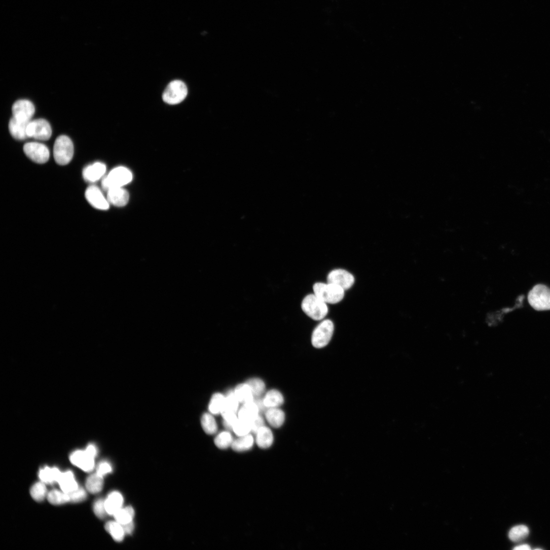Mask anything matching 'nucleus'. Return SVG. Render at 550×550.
<instances>
[{
	"label": "nucleus",
	"mask_w": 550,
	"mask_h": 550,
	"mask_svg": "<svg viewBox=\"0 0 550 550\" xmlns=\"http://www.w3.org/2000/svg\"><path fill=\"white\" fill-rule=\"evenodd\" d=\"M201 423L203 430L207 434L212 435L217 433V424L211 413L203 414L201 418Z\"/></svg>",
	"instance_id": "30"
},
{
	"label": "nucleus",
	"mask_w": 550,
	"mask_h": 550,
	"mask_svg": "<svg viewBox=\"0 0 550 550\" xmlns=\"http://www.w3.org/2000/svg\"><path fill=\"white\" fill-rule=\"evenodd\" d=\"M225 397L220 393L214 395L209 405V410L213 415L221 414L225 407Z\"/></svg>",
	"instance_id": "27"
},
{
	"label": "nucleus",
	"mask_w": 550,
	"mask_h": 550,
	"mask_svg": "<svg viewBox=\"0 0 550 550\" xmlns=\"http://www.w3.org/2000/svg\"><path fill=\"white\" fill-rule=\"evenodd\" d=\"M234 441L230 433L224 431L219 433L215 438L214 442L219 449H225L231 446Z\"/></svg>",
	"instance_id": "33"
},
{
	"label": "nucleus",
	"mask_w": 550,
	"mask_h": 550,
	"mask_svg": "<svg viewBox=\"0 0 550 550\" xmlns=\"http://www.w3.org/2000/svg\"><path fill=\"white\" fill-rule=\"evenodd\" d=\"M89 454L92 455V457L96 458L98 453V450L95 445L90 444L89 445L86 450Z\"/></svg>",
	"instance_id": "44"
},
{
	"label": "nucleus",
	"mask_w": 550,
	"mask_h": 550,
	"mask_svg": "<svg viewBox=\"0 0 550 550\" xmlns=\"http://www.w3.org/2000/svg\"><path fill=\"white\" fill-rule=\"evenodd\" d=\"M252 390L255 398L260 397L264 393L265 389L264 383L258 378L251 379L246 382Z\"/></svg>",
	"instance_id": "37"
},
{
	"label": "nucleus",
	"mask_w": 550,
	"mask_h": 550,
	"mask_svg": "<svg viewBox=\"0 0 550 550\" xmlns=\"http://www.w3.org/2000/svg\"><path fill=\"white\" fill-rule=\"evenodd\" d=\"M27 133L29 138L46 141L50 139L52 130L50 123L43 119L31 121L28 124Z\"/></svg>",
	"instance_id": "8"
},
{
	"label": "nucleus",
	"mask_w": 550,
	"mask_h": 550,
	"mask_svg": "<svg viewBox=\"0 0 550 550\" xmlns=\"http://www.w3.org/2000/svg\"><path fill=\"white\" fill-rule=\"evenodd\" d=\"M123 502V496L119 492L114 491L110 493L105 500L107 513L109 515H114L118 511L122 508Z\"/></svg>",
	"instance_id": "16"
},
{
	"label": "nucleus",
	"mask_w": 550,
	"mask_h": 550,
	"mask_svg": "<svg viewBox=\"0 0 550 550\" xmlns=\"http://www.w3.org/2000/svg\"><path fill=\"white\" fill-rule=\"evenodd\" d=\"M263 403L266 408L278 407L284 403V398L281 393L275 389L266 393L263 398Z\"/></svg>",
	"instance_id": "25"
},
{
	"label": "nucleus",
	"mask_w": 550,
	"mask_h": 550,
	"mask_svg": "<svg viewBox=\"0 0 550 550\" xmlns=\"http://www.w3.org/2000/svg\"><path fill=\"white\" fill-rule=\"evenodd\" d=\"M529 530L525 525H518L513 527L510 531L509 537L513 542H519L525 540L529 535Z\"/></svg>",
	"instance_id": "32"
},
{
	"label": "nucleus",
	"mask_w": 550,
	"mask_h": 550,
	"mask_svg": "<svg viewBox=\"0 0 550 550\" xmlns=\"http://www.w3.org/2000/svg\"><path fill=\"white\" fill-rule=\"evenodd\" d=\"M23 149L28 158L36 163L44 164L49 159L50 151L43 144L29 143L24 145Z\"/></svg>",
	"instance_id": "9"
},
{
	"label": "nucleus",
	"mask_w": 550,
	"mask_h": 550,
	"mask_svg": "<svg viewBox=\"0 0 550 550\" xmlns=\"http://www.w3.org/2000/svg\"><path fill=\"white\" fill-rule=\"evenodd\" d=\"M129 198V193L122 187H112L108 190L107 199L109 203L115 207H123L126 206Z\"/></svg>",
	"instance_id": "14"
},
{
	"label": "nucleus",
	"mask_w": 550,
	"mask_h": 550,
	"mask_svg": "<svg viewBox=\"0 0 550 550\" xmlns=\"http://www.w3.org/2000/svg\"><path fill=\"white\" fill-rule=\"evenodd\" d=\"M43 482H38L31 487L30 495L31 497L37 501H42L47 497L46 487Z\"/></svg>",
	"instance_id": "34"
},
{
	"label": "nucleus",
	"mask_w": 550,
	"mask_h": 550,
	"mask_svg": "<svg viewBox=\"0 0 550 550\" xmlns=\"http://www.w3.org/2000/svg\"><path fill=\"white\" fill-rule=\"evenodd\" d=\"M234 392L241 403L245 404L254 401L255 397L253 391L246 383L238 385L235 388Z\"/></svg>",
	"instance_id": "24"
},
{
	"label": "nucleus",
	"mask_w": 550,
	"mask_h": 550,
	"mask_svg": "<svg viewBox=\"0 0 550 550\" xmlns=\"http://www.w3.org/2000/svg\"><path fill=\"white\" fill-rule=\"evenodd\" d=\"M133 175L130 170L124 167L113 169L103 179L102 185L105 190L116 187H122L131 182Z\"/></svg>",
	"instance_id": "4"
},
{
	"label": "nucleus",
	"mask_w": 550,
	"mask_h": 550,
	"mask_svg": "<svg viewBox=\"0 0 550 550\" xmlns=\"http://www.w3.org/2000/svg\"><path fill=\"white\" fill-rule=\"evenodd\" d=\"M187 94L186 85L181 81L175 80L170 82L166 88L163 100L168 104L177 105L185 99Z\"/></svg>",
	"instance_id": "7"
},
{
	"label": "nucleus",
	"mask_w": 550,
	"mask_h": 550,
	"mask_svg": "<svg viewBox=\"0 0 550 550\" xmlns=\"http://www.w3.org/2000/svg\"><path fill=\"white\" fill-rule=\"evenodd\" d=\"M256 442L258 447L262 449L270 447L274 441V436L272 431L268 427L263 426L256 434Z\"/></svg>",
	"instance_id": "19"
},
{
	"label": "nucleus",
	"mask_w": 550,
	"mask_h": 550,
	"mask_svg": "<svg viewBox=\"0 0 550 550\" xmlns=\"http://www.w3.org/2000/svg\"><path fill=\"white\" fill-rule=\"evenodd\" d=\"M62 472L57 468L45 467L41 469L39 472V477L42 482L45 484H53L58 482Z\"/></svg>",
	"instance_id": "22"
},
{
	"label": "nucleus",
	"mask_w": 550,
	"mask_h": 550,
	"mask_svg": "<svg viewBox=\"0 0 550 550\" xmlns=\"http://www.w3.org/2000/svg\"><path fill=\"white\" fill-rule=\"evenodd\" d=\"M314 294L326 303L336 304L341 301L344 295V290L336 285L317 283L313 287Z\"/></svg>",
	"instance_id": "3"
},
{
	"label": "nucleus",
	"mask_w": 550,
	"mask_h": 550,
	"mask_svg": "<svg viewBox=\"0 0 550 550\" xmlns=\"http://www.w3.org/2000/svg\"><path fill=\"white\" fill-rule=\"evenodd\" d=\"M254 443V437L249 434L234 440L231 447L234 451L241 452L252 448Z\"/></svg>",
	"instance_id": "23"
},
{
	"label": "nucleus",
	"mask_w": 550,
	"mask_h": 550,
	"mask_svg": "<svg viewBox=\"0 0 550 550\" xmlns=\"http://www.w3.org/2000/svg\"><path fill=\"white\" fill-rule=\"evenodd\" d=\"M125 534H131L134 530V524L133 521L122 525Z\"/></svg>",
	"instance_id": "43"
},
{
	"label": "nucleus",
	"mask_w": 550,
	"mask_h": 550,
	"mask_svg": "<svg viewBox=\"0 0 550 550\" xmlns=\"http://www.w3.org/2000/svg\"><path fill=\"white\" fill-rule=\"evenodd\" d=\"M35 111L36 109L33 103L26 100L15 102L12 107L13 117L23 122H30Z\"/></svg>",
	"instance_id": "10"
},
{
	"label": "nucleus",
	"mask_w": 550,
	"mask_h": 550,
	"mask_svg": "<svg viewBox=\"0 0 550 550\" xmlns=\"http://www.w3.org/2000/svg\"><path fill=\"white\" fill-rule=\"evenodd\" d=\"M259 408L255 401L243 404L238 413V418L252 422L258 415Z\"/></svg>",
	"instance_id": "21"
},
{
	"label": "nucleus",
	"mask_w": 550,
	"mask_h": 550,
	"mask_svg": "<svg viewBox=\"0 0 550 550\" xmlns=\"http://www.w3.org/2000/svg\"><path fill=\"white\" fill-rule=\"evenodd\" d=\"M85 197L94 208L106 211L109 208V202L105 197L100 188L96 185H90L86 189Z\"/></svg>",
	"instance_id": "12"
},
{
	"label": "nucleus",
	"mask_w": 550,
	"mask_h": 550,
	"mask_svg": "<svg viewBox=\"0 0 550 550\" xmlns=\"http://www.w3.org/2000/svg\"><path fill=\"white\" fill-rule=\"evenodd\" d=\"M103 477L97 473L90 476L86 481L87 491L93 494L100 493L103 489Z\"/></svg>",
	"instance_id": "26"
},
{
	"label": "nucleus",
	"mask_w": 550,
	"mask_h": 550,
	"mask_svg": "<svg viewBox=\"0 0 550 550\" xmlns=\"http://www.w3.org/2000/svg\"><path fill=\"white\" fill-rule=\"evenodd\" d=\"M94 459L86 450H76L70 455L71 463L86 473H90L93 470L95 466Z\"/></svg>",
	"instance_id": "13"
},
{
	"label": "nucleus",
	"mask_w": 550,
	"mask_h": 550,
	"mask_svg": "<svg viewBox=\"0 0 550 550\" xmlns=\"http://www.w3.org/2000/svg\"><path fill=\"white\" fill-rule=\"evenodd\" d=\"M328 284L340 287L344 290L350 289L354 284V276L347 271L337 269L330 272L328 277Z\"/></svg>",
	"instance_id": "11"
},
{
	"label": "nucleus",
	"mask_w": 550,
	"mask_h": 550,
	"mask_svg": "<svg viewBox=\"0 0 550 550\" xmlns=\"http://www.w3.org/2000/svg\"><path fill=\"white\" fill-rule=\"evenodd\" d=\"M302 309L309 317L315 321L323 319L328 312L326 303L315 294H309L304 298Z\"/></svg>",
	"instance_id": "2"
},
{
	"label": "nucleus",
	"mask_w": 550,
	"mask_h": 550,
	"mask_svg": "<svg viewBox=\"0 0 550 550\" xmlns=\"http://www.w3.org/2000/svg\"><path fill=\"white\" fill-rule=\"evenodd\" d=\"M70 498V502L73 503H78L85 500L87 497V493L86 491L81 487H78V488L73 492L69 494Z\"/></svg>",
	"instance_id": "40"
},
{
	"label": "nucleus",
	"mask_w": 550,
	"mask_h": 550,
	"mask_svg": "<svg viewBox=\"0 0 550 550\" xmlns=\"http://www.w3.org/2000/svg\"><path fill=\"white\" fill-rule=\"evenodd\" d=\"M106 171V165L101 162L94 163L86 167L83 171V177L89 183H94L102 179Z\"/></svg>",
	"instance_id": "15"
},
{
	"label": "nucleus",
	"mask_w": 550,
	"mask_h": 550,
	"mask_svg": "<svg viewBox=\"0 0 550 550\" xmlns=\"http://www.w3.org/2000/svg\"><path fill=\"white\" fill-rule=\"evenodd\" d=\"M232 430L238 437L248 435L251 432V422L238 418L234 424Z\"/></svg>",
	"instance_id": "35"
},
{
	"label": "nucleus",
	"mask_w": 550,
	"mask_h": 550,
	"mask_svg": "<svg viewBox=\"0 0 550 550\" xmlns=\"http://www.w3.org/2000/svg\"><path fill=\"white\" fill-rule=\"evenodd\" d=\"M113 516L116 522L123 525L133 521L135 511L134 509L130 506L122 507Z\"/></svg>",
	"instance_id": "29"
},
{
	"label": "nucleus",
	"mask_w": 550,
	"mask_h": 550,
	"mask_svg": "<svg viewBox=\"0 0 550 550\" xmlns=\"http://www.w3.org/2000/svg\"><path fill=\"white\" fill-rule=\"evenodd\" d=\"M112 467L111 464L107 461L101 462L97 468V473L104 477L105 476L111 473Z\"/></svg>",
	"instance_id": "41"
},
{
	"label": "nucleus",
	"mask_w": 550,
	"mask_h": 550,
	"mask_svg": "<svg viewBox=\"0 0 550 550\" xmlns=\"http://www.w3.org/2000/svg\"><path fill=\"white\" fill-rule=\"evenodd\" d=\"M47 499L51 504L55 506L64 505L70 502L69 494L57 490L51 491L47 495Z\"/></svg>",
	"instance_id": "31"
},
{
	"label": "nucleus",
	"mask_w": 550,
	"mask_h": 550,
	"mask_svg": "<svg viewBox=\"0 0 550 550\" xmlns=\"http://www.w3.org/2000/svg\"><path fill=\"white\" fill-rule=\"evenodd\" d=\"M106 530L117 542H122L125 537V533L122 525L115 521H109L105 525Z\"/></svg>",
	"instance_id": "28"
},
{
	"label": "nucleus",
	"mask_w": 550,
	"mask_h": 550,
	"mask_svg": "<svg viewBox=\"0 0 550 550\" xmlns=\"http://www.w3.org/2000/svg\"><path fill=\"white\" fill-rule=\"evenodd\" d=\"M223 418V425L228 430H232L234 423L238 419L237 413L224 411L221 414Z\"/></svg>",
	"instance_id": "38"
},
{
	"label": "nucleus",
	"mask_w": 550,
	"mask_h": 550,
	"mask_svg": "<svg viewBox=\"0 0 550 550\" xmlns=\"http://www.w3.org/2000/svg\"><path fill=\"white\" fill-rule=\"evenodd\" d=\"M264 420L259 415L251 422V432L256 435L258 431L264 425Z\"/></svg>",
	"instance_id": "42"
},
{
	"label": "nucleus",
	"mask_w": 550,
	"mask_h": 550,
	"mask_svg": "<svg viewBox=\"0 0 550 550\" xmlns=\"http://www.w3.org/2000/svg\"><path fill=\"white\" fill-rule=\"evenodd\" d=\"M58 483L61 491L67 494L73 492L79 487L71 471L62 473Z\"/></svg>",
	"instance_id": "17"
},
{
	"label": "nucleus",
	"mask_w": 550,
	"mask_h": 550,
	"mask_svg": "<svg viewBox=\"0 0 550 550\" xmlns=\"http://www.w3.org/2000/svg\"><path fill=\"white\" fill-rule=\"evenodd\" d=\"M239 403L240 402L235 396L234 392L232 391H229L226 397H225V407L223 411H227L237 413Z\"/></svg>",
	"instance_id": "36"
},
{
	"label": "nucleus",
	"mask_w": 550,
	"mask_h": 550,
	"mask_svg": "<svg viewBox=\"0 0 550 550\" xmlns=\"http://www.w3.org/2000/svg\"><path fill=\"white\" fill-rule=\"evenodd\" d=\"M73 145L69 137L62 135L56 139L54 147V156L57 164L62 166L68 164L73 158Z\"/></svg>",
	"instance_id": "1"
},
{
	"label": "nucleus",
	"mask_w": 550,
	"mask_h": 550,
	"mask_svg": "<svg viewBox=\"0 0 550 550\" xmlns=\"http://www.w3.org/2000/svg\"><path fill=\"white\" fill-rule=\"evenodd\" d=\"M334 328L331 321L326 320L321 323L313 332L311 338L313 346L318 349L326 347L331 339Z\"/></svg>",
	"instance_id": "6"
},
{
	"label": "nucleus",
	"mask_w": 550,
	"mask_h": 550,
	"mask_svg": "<svg viewBox=\"0 0 550 550\" xmlns=\"http://www.w3.org/2000/svg\"><path fill=\"white\" fill-rule=\"evenodd\" d=\"M94 513L100 518L103 519L108 514L105 507V500L99 499L94 502L93 505Z\"/></svg>",
	"instance_id": "39"
},
{
	"label": "nucleus",
	"mask_w": 550,
	"mask_h": 550,
	"mask_svg": "<svg viewBox=\"0 0 550 550\" xmlns=\"http://www.w3.org/2000/svg\"><path fill=\"white\" fill-rule=\"evenodd\" d=\"M29 123L19 121L12 117L9 123V130L11 135L15 139L20 141L28 138L27 128Z\"/></svg>",
	"instance_id": "18"
},
{
	"label": "nucleus",
	"mask_w": 550,
	"mask_h": 550,
	"mask_svg": "<svg viewBox=\"0 0 550 550\" xmlns=\"http://www.w3.org/2000/svg\"><path fill=\"white\" fill-rule=\"evenodd\" d=\"M265 417L270 425L275 428L281 427L285 421V414L278 407L269 408L265 412Z\"/></svg>",
	"instance_id": "20"
},
{
	"label": "nucleus",
	"mask_w": 550,
	"mask_h": 550,
	"mask_svg": "<svg viewBox=\"0 0 550 550\" xmlns=\"http://www.w3.org/2000/svg\"><path fill=\"white\" fill-rule=\"evenodd\" d=\"M515 550H531L530 547L527 544H524L518 546L513 548Z\"/></svg>",
	"instance_id": "45"
},
{
	"label": "nucleus",
	"mask_w": 550,
	"mask_h": 550,
	"mask_svg": "<svg viewBox=\"0 0 550 550\" xmlns=\"http://www.w3.org/2000/svg\"><path fill=\"white\" fill-rule=\"evenodd\" d=\"M528 300L536 310H550V289L544 285H537L529 292Z\"/></svg>",
	"instance_id": "5"
}]
</instances>
